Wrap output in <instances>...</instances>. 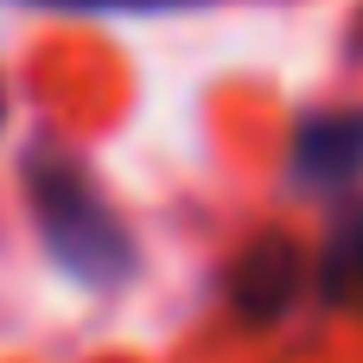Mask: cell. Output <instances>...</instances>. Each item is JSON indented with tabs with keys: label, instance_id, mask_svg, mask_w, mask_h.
I'll use <instances>...</instances> for the list:
<instances>
[{
	"label": "cell",
	"instance_id": "obj_1",
	"mask_svg": "<svg viewBox=\"0 0 363 363\" xmlns=\"http://www.w3.org/2000/svg\"><path fill=\"white\" fill-rule=\"evenodd\" d=\"M26 198H32V230L45 236L51 262L89 287H115L134 274V242L128 223L108 211V198L89 185V172L64 153H32L26 160Z\"/></svg>",
	"mask_w": 363,
	"mask_h": 363
},
{
	"label": "cell",
	"instance_id": "obj_2",
	"mask_svg": "<svg viewBox=\"0 0 363 363\" xmlns=\"http://www.w3.org/2000/svg\"><path fill=\"white\" fill-rule=\"evenodd\" d=\"M306 281V249L287 230H262L230 268V313L242 325H274Z\"/></svg>",
	"mask_w": 363,
	"mask_h": 363
},
{
	"label": "cell",
	"instance_id": "obj_3",
	"mask_svg": "<svg viewBox=\"0 0 363 363\" xmlns=\"http://www.w3.org/2000/svg\"><path fill=\"white\" fill-rule=\"evenodd\" d=\"M294 179L306 191H351L363 179V108L306 115L294 134Z\"/></svg>",
	"mask_w": 363,
	"mask_h": 363
},
{
	"label": "cell",
	"instance_id": "obj_4",
	"mask_svg": "<svg viewBox=\"0 0 363 363\" xmlns=\"http://www.w3.org/2000/svg\"><path fill=\"white\" fill-rule=\"evenodd\" d=\"M313 281L332 313H363V204H345L332 217L319 262H313Z\"/></svg>",
	"mask_w": 363,
	"mask_h": 363
},
{
	"label": "cell",
	"instance_id": "obj_5",
	"mask_svg": "<svg viewBox=\"0 0 363 363\" xmlns=\"http://www.w3.org/2000/svg\"><path fill=\"white\" fill-rule=\"evenodd\" d=\"M51 6H179V0H51Z\"/></svg>",
	"mask_w": 363,
	"mask_h": 363
},
{
	"label": "cell",
	"instance_id": "obj_6",
	"mask_svg": "<svg viewBox=\"0 0 363 363\" xmlns=\"http://www.w3.org/2000/svg\"><path fill=\"white\" fill-rule=\"evenodd\" d=\"M0 115H6V96H0Z\"/></svg>",
	"mask_w": 363,
	"mask_h": 363
}]
</instances>
